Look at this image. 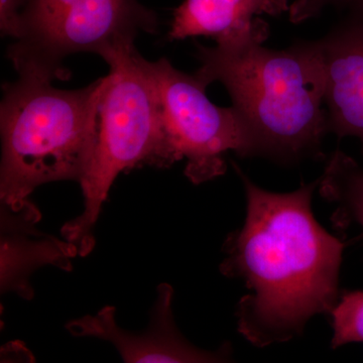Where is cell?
I'll return each mask as SVG.
<instances>
[{
    "label": "cell",
    "instance_id": "obj_14",
    "mask_svg": "<svg viewBox=\"0 0 363 363\" xmlns=\"http://www.w3.org/2000/svg\"><path fill=\"white\" fill-rule=\"evenodd\" d=\"M362 4L363 0H295L290 4L289 18L293 23H301L317 18L328 7L348 9Z\"/></svg>",
    "mask_w": 363,
    "mask_h": 363
},
{
    "label": "cell",
    "instance_id": "obj_15",
    "mask_svg": "<svg viewBox=\"0 0 363 363\" xmlns=\"http://www.w3.org/2000/svg\"><path fill=\"white\" fill-rule=\"evenodd\" d=\"M26 2L28 0H0V30L4 37L21 39Z\"/></svg>",
    "mask_w": 363,
    "mask_h": 363
},
{
    "label": "cell",
    "instance_id": "obj_10",
    "mask_svg": "<svg viewBox=\"0 0 363 363\" xmlns=\"http://www.w3.org/2000/svg\"><path fill=\"white\" fill-rule=\"evenodd\" d=\"M289 9V0H184L174 11L169 39L206 37L218 45L267 40L269 25L259 16H279Z\"/></svg>",
    "mask_w": 363,
    "mask_h": 363
},
{
    "label": "cell",
    "instance_id": "obj_3",
    "mask_svg": "<svg viewBox=\"0 0 363 363\" xmlns=\"http://www.w3.org/2000/svg\"><path fill=\"white\" fill-rule=\"evenodd\" d=\"M50 79L18 75L4 88L0 107L1 204L20 206L43 184L85 176L96 140L104 77L63 90Z\"/></svg>",
    "mask_w": 363,
    "mask_h": 363
},
{
    "label": "cell",
    "instance_id": "obj_12",
    "mask_svg": "<svg viewBox=\"0 0 363 363\" xmlns=\"http://www.w3.org/2000/svg\"><path fill=\"white\" fill-rule=\"evenodd\" d=\"M330 315L332 348L363 342V291L343 293Z\"/></svg>",
    "mask_w": 363,
    "mask_h": 363
},
{
    "label": "cell",
    "instance_id": "obj_7",
    "mask_svg": "<svg viewBox=\"0 0 363 363\" xmlns=\"http://www.w3.org/2000/svg\"><path fill=\"white\" fill-rule=\"evenodd\" d=\"M173 293L167 284L159 286L150 327L143 333H130L117 326L116 309L109 306L94 316L69 322L66 328L77 337L109 341L125 362H221L230 359L229 344L215 351L203 350L179 333L172 311Z\"/></svg>",
    "mask_w": 363,
    "mask_h": 363
},
{
    "label": "cell",
    "instance_id": "obj_6",
    "mask_svg": "<svg viewBox=\"0 0 363 363\" xmlns=\"http://www.w3.org/2000/svg\"><path fill=\"white\" fill-rule=\"evenodd\" d=\"M156 14L138 0H74L44 26L16 40L7 56L18 75L67 79L66 57L99 54L105 48L135 42L140 32L155 33Z\"/></svg>",
    "mask_w": 363,
    "mask_h": 363
},
{
    "label": "cell",
    "instance_id": "obj_9",
    "mask_svg": "<svg viewBox=\"0 0 363 363\" xmlns=\"http://www.w3.org/2000/svg\"><path fill=\"white\" fill-rule=\"evenodd\" d=\"M38 207L26 200L18 207L1 204V291L26 300L33 293L30 277L40 267L55 266L71 271V259L77 257L75 245L40 233Z\"/></svg>",
    "mask_w": 363,
    "mask_h": 363
},
{
    "label": "cell",
    "instance_id": "obj_4",
    "mask_svg": "<svg viewBox=\"0 0 363 363\" xmlns=\"http://www.w3.org/2000/svg\"><path fill=\"white\" fill-rule=\"evenodd\" d=\"M109 72L104 76L96 114L92 159L80 182L84 211L62 228L64 240L86 257L94 247L93 228L112 184L123 172L138 167L169 168V152L156 89L135 42H123L99 52Z\"/></svg>",
    "mask_w": 363,
    "mask_h": 363
},
{
    "label": "cell",
    "instance_id": "obj_5",
    "mask_svg": "<svg viewBox=\"0 0 363 363\" xmlns=\"http://www.w3.org/2000/svg\"><path fill=\"white\" fill-rule=\"evenodd\" d=\"M143 64L159 100L162 128L174 162L187 160L185 175L193 184L211 181L226 172V152L252 157V143L238 111L217 106L207 86L173 67L168 60Z\"/></svg>",
    "mask_w": 363,
    "mask_h": 363
},
{
    "label": "cell",
    "instance_id": "obj_2",
    "mask_svg": "<svg viewBox=\"0 0 363 363\" xmlns=\"http://www.w3.org/2000/svg\"><path fill=\"white\" fill-rule=\"evenodd\" d=\"M255 38L238 44L196 45L204 84L226 88L252 143V157L281 162L322 159L328 133L325 78L316 40L286 50Z\"/></svg>",
    "mask_w": 363,
    "mask_h": 363
},
{
    "label": "cell",
    "instance_id": "obj_11",
    "mask_svg": "<svg viewBox=\"0 0 363 363\" xmlns=\"http://www.w3.org/2000/svg\"><path fill=\"white\" fill-rule=\"evenodd\" d=\"M319 193L335 205L333 223L341 228L357 227L363 238V169L341 150H336L320 177Z\"/></svg>",
    "mask_w": 363,
    "mask_h": 363
},
{
    "label": "cell",
    "instance_id": "obj_1",
    "mask_svg": "<svg viewBox=\"0 0 363 363\" xmlns=\"http://www.w3.org/2000/svg\"><path fill=\"white\" fill-rule=\"evenodd\" d=\"M233 167L245 187L247 216L224 243L220 272L247 290L236 310L238 332L267 347L301 335L313 317L331 314L345 245L313 213L319 180L293 192H269Z\"/></svg>",
    "mask_w": 363,
    "mask_h": 363
},
{
    "label": "cell",
    "instance_id": "obj_8",
    "mask_svg": "<svg viewBox=\"0 0 363 363\" xmlns=\"http://www.w3.org/2000/svg\"><path fill=\"white\" fill-rule=\"evenodd\" d=\"M325 78L328 133L354 136L363 152V4L316 40Z\"/></svg>",
    "mask_w": 363,
    "mask_h": 363
},
{
    "label": "cell",
    "instance_id": "obj_13",
    "mask_svg": "<svg viewBox=\"0 0 363 363\" xmlns=\"http://www.w3.org/2000/svg\"><path fill=\"white\" fill-rule=\"evenodd\" d=\"M73 1L74 0H28L23 13L21 38L44 26Z\"/></svg>",
    "mask_w": 363,
    "mask_h": 363
}]
</instances>
